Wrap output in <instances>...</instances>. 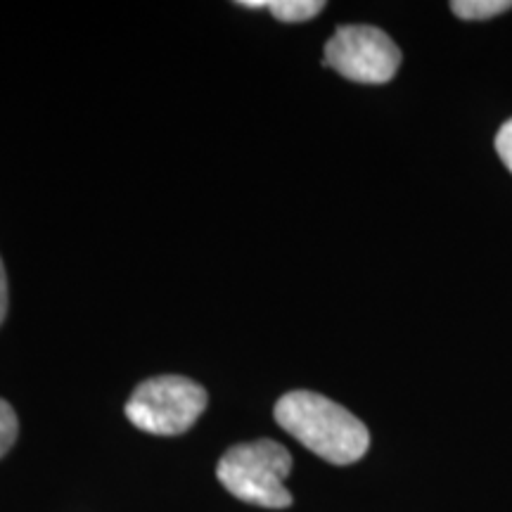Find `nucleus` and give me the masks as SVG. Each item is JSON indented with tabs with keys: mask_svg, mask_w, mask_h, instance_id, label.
<instances>
[{
	"mask_svg": "<svg viewBox=\"0 0 512 512\" xmlns=\"http://www.w3.org/2000/svg\"><path fill=\"white\" fill-rule=\"evenodd\" d=\"M496 152L498 157H501V162L505 164V169L512 174V119L505 121L501 131L496 133Z\"/></svg>",
	"mask_w": 512,
	"mask_h": 512,
	"instance_id": "6e6552de",
	"label": "nucleus"
},
{
	"mask_svg": "<svg viewBox=\"0 0 512 512\" xmlns=\"http://www.w3.org/2000/svg\"><path fill=\"white\" fill-rule=\"evenodd\" d=\"M290 470V451L278 441L259 439L228 448L216 465V477L242 503L283 510L292 505V494L285 486Z\"/></svg>",
	"mask_w": 512,
	"mask_h": 512,
	"instance_id": "f03ea898",
	"label": "nucleus"
},
{
	"mask_svg": "<svg viewBox=\"0 0 512 512\" xmlns=\"http://www.w3.org/2000/svg\"><path fill=\"white\" fill-rule=\"evenodd\" d=\"M451 10L460 19L479 22V19H491L512 10V0H456L451 3Z\"/></svg>",
	"mask_w": 512,
	"mask_h": 512,
	"instance_id": "423d86ee",
	"label": "nucleus"
},
{
	"mask_svg": "<svg viewBox=\"0 0 512 512\" xmlns=\"http://www.w3.org/2000/svg\"><path fill=\"white\" fill-rule=\"evenodd\" d=\"M5 313H8V275H5L3 259H0V325H3Z\"/></svg>",
	"mask_w": 512,
	"mask_h": 512,
	"instance_id": "1a4fd4ad",
	"label": "nucleus"
},
{
	"mask_svg": "<svg viewBox=\"0 0 512 512\" xmlns=\"http://www.w3.org/2000/svg\"><path fill=\"white\" fill-rule=\"evenodd\" d=\"M207 408L202 384L181 375H159L140 382L126 403V418L147 434L176 437L188 432Z\"/></svg>",
	"mask_w": 512,
	"mask_h": 512,
	"instance_id": "7ed1b4c3",
	"label": "nucleus"
},
{
	"mask_svg": "<svg viewBox=\"0 0 512 512\" xmlns=\"http://www.w3.org/2000/svg\"><path fill=\"white\" fill-rule=\"evenodd\" d=\"M273 415L287 434L332 465L356 463L370 446L368 427L323 394L304 389L285 394Z\"/></svg>",
	"mask_w": 512,
	"mask_h": 512,
	"instance_id": "f257e3e1",
	"label": "nucleus"
},
{
	"mask_svg": "<svg viewBox=\"0 0 512 512\" xmlns=\"http://www.w3.org/2000/svg\"><path fill=\"white\" fill-rule=\"evenodd\" d=\"M323 62L356 83L392 81L401 67V50L382 29L368 24H347L339 27L325 43Z\"/></svg>",
	"mask_w": 512,
	"mask_h": 512,
	"instance_id": "20e7f679",
	"label": "nucleus"
},
{
	"mask_svg": "<svg viewBox=\"0 0 512 512\" xmlns=\"http://www.w3.org/2000/svg\"><path fill=\"white\" fill-rule=\"evenodd\" d=\"M19 422L15 415V408L8 401L0 399V458L10 451L12 444L17 441Z\"/></svg>",
	"mask_w": 512,
	"mask_h": 512,
	"instance_id": "0eeeda50",
	"label": "nucleus"
},
{
	"mask_svg": "<svg viewBox=\"0 0 512 512\" xmlns=\"http://www.w3.org/2000/svg\"><path fill=\"white\" fill-rule=\"evenodd\" d=\"M240 5L254 10H271V15L285 24L309 22L325 10L323 0H240Z\"/></svg>",
	"mask_w": 512,
	"mask_h": 512,
	"instance_id": "39448f33",
	"label": "nucleus"
}]
</instances>
